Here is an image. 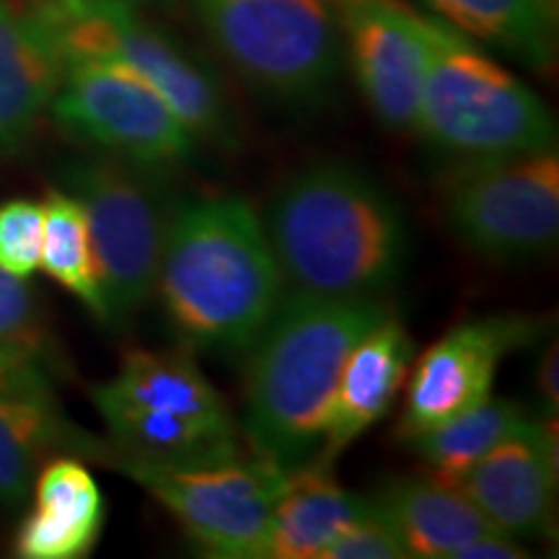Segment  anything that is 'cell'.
<instances>
[{"mask_svg":"<svg viewBox=\"0 0 559 559\" xmlns=\"http://www.w3.org/2000/svg\"><path fill=\"white\" fill-rule=\"evenodd\" d=\"M264 223L241 194H207L171 210L156 293L171 330L205 353H243L283 298Z\"/></svg>","mask_w":559,"mask_h":559,"instance_id":"obj_1","label":"cell"},{"mask_svg":"<svg viewBox=\"0 0 559 559\" xmlns=\"http://www.w3.org/2000/svg\"><path fill=\"white\" fill-rule=\"evenodd\" d=\"M389 313L379 298H280L251 342L243 381L239 428L254 456L285 472L317 456L349 349Z\"/></svg>","mask_w":559,"mask_h":559,"instance_id":"obj_2","label":"cell"},{"mask_svg":"<svg viewBox=\"0 0 559 559\" xmlns=\"http://www.w3.org/2000/svg\"><path fill=\"white\" fill-rule=\"evenodd\" d=\"M262 223L280 275L300 293L376 298L407 262L409 234L400 205L379 181L337 160L283 181Z\"/></svg>","mask_w":559,"mask_h":559,"instance_id":"obj_3","label":"cell"},{"mask_svg":"<svg viewBox=\"0 0 559 559\" xmlns=\"http://www.w3.org/2000/svg\"><path fill=\"white\" fill-rule=\"evenodd\" d=\"M428 68L415 130L432 151L461 160L557 148L547 104L485 47L419 11Z\"/></svg>","mask_w":559,"mask_h":559,"instance_id":"obj_4","label":"cell"},{"mask_svg":"<svg viewBox=\"0 0 559 559\" xmlns=\"http://www.w3.org/2000/svg\"><path fill=\"white\" fill-rule=\"evenodd\" d=\"M66 60L132 70L171 104L200 143L234 148L236 128L213 70L138 9L135 0H32Z\"/></svg>","mask_w":559,"mask_h":559,"instance_id":"obj_5","label":"cell"},{"mask_svg":"<svg viewBox=\"0 0 559 559\" xmlns=\"http://www.w3.org/2000/svg\"><path fill=\"white\" fill-rule=\"evenodd\" d=\"M194 21L251 91L313 104L340 73L342 34L332 0H187Z\"/></svg>","mask_w":559,"mask_h":559,"instance_id":"obj_6","label":"cell"},{"mask_svg":"<svg viewBox=\"0 0 559 559\" xmlns=\"http://www.w3.org/2000/svg\"><path fill=\"white\" fill-rule=\"evenodd\" d=\"M158 174L128 160L83 156L58 171L60 190L81 202L88 223L102 324L124 326L148 304L169 228L171 205Z\"/></svg>","mask_w":559,"mask_h":559,"instance_id":"obj_7","label":"cell"},{"mask_svg":"<svg viewBox=\"0 0 559 559\" xmlns=\"http://www.w3.org/2000/svg\"><path fill=\"white\" fill-rule=\"evenodd\" d=\"M456 239L489 262H531L559 239V156L542 148L461 160L440 190Z\"/></svg>","mask_w":559,"mask_h":559,"instance_id":"obj_8","label":"cell"},{"mask_svg":"<svg viewBox=\"0 0 559 559\" xmlns=\"http://www.w3.org/2000/svg\"><path fill=\"white\" fill-rule=\"evenodd\" d=\"M104 464L138 481L205 555L218 559H262L272 508L288 474L254 453L194 466L130 456H109Z\"/></svg>","mask_w":559,"mask_h":559,"instance_id":"obj_9","label":"cell"},{"mask_svg":"<svg viewBox=\"0 0 559 559\" xmlns=\"http://www.w3.org/2000/svg\"><path fill=\"white\" fill-rule=\"evenodd\" d=\"M50 111L73 140L143 169H177L200 148L171 104L117 62L66 60Z\"/></svg>","mask_w":559,"mask_h":559,"instance_id":"obj_10","label":"cell"},{"mask_svg":"<svg viewBox=\"0 0 559 559\" xmlns=\"http://www.w3.org/2000/svg\"><path fill=\"white\" fill-rule=\"evenodd\" d=\"M542 334V321L521 313H495L464 321L425 349L412 373L396 438L407 443L492 396L506 355Z\"/></svg>","mask_w":559,"mask_h":559,"instance_id":"obj_11","label":"cell"},{"mask_svg":"<svg viewBox=\"0 0 559 559\" xmlns=\"http://www.w3.org/2000/svg\"><path fill=\"white\" fill-rule=\"evenodd\" d=\"M362 99L383 128L412 132L428 68L419 11L404 0H332Z\"/></svg>","mask_w":559,"mask_h":559,"instance_id":"obj_12","label":"cell"},{"mask_svg":"<svg viewBox=\"0 0 559 559\" xmlns=\"http://www.w3.org/2000/svg\"><path fill=\"white\" fill-rule=\"evenodd\" d=\"M557 419L526 417L481 456L459 489L513 539H547L557 513Z\"/></svg>","mask_w":559,"mask_h":559,"instance_id":"obj_13","label":"cell"},{"mask_svg":"<svg viewBox=\"0 0 559 559\" xmlns=\"http://www.w3.org/2000/svg\"><path fill=\"white\" fill-rule=\"evenodd\" d=\"M66 70L58 39L32 0H0V156H13L52 107Z\"/></svg>","mask_w":559,"mask_h":559,"instance_id":"obj_14","label":"cell"},{"mask_svg":"<svg viewBox=\"0 0 559 559\" xmlns=\"http://www.w3.org/2000/svg\"><path fill=\"white\" fill-rule=\"evenodd\" d=\"M415 360V342L407 326L389 313L349 349L337 391L326 415L319 459L337 461L362 432L391 409Z\"/></svg>","mask_w":559,"mask_h":559,"instance_id":"obj_15","label":"cell"},{"mask_svg":"<svg viewBox=\"0 0 559 559\" xmlns=\"http://www.w3.org/2000/svg\"><path fill=\"white\" fill-rule=\"evenodd\" d=\"M34 508L21 521L13 555L81 559L94 551L107 521L99 481L75 453L47 459L34 477Z\"/></svg>","mask_w":559,"mask_h":559,"instance_id":"obj_16","label":"cell"},{"mask_svg":"<svg viewBox=\"0 0 559 559\" xmlns=\"http://www.w3.org/2000/svg\"><path fill=\"white\" fill-rule=\"evenodd\" d=\"M107 440L75 428L55 402L52 389L0 391V510H16L34 477L55 451L104 461Z\"/></svg>","mask_w":559,"mask_h":559,"instance_id":"obj_17","label":"cell"},{"mask_svg":"<svg viewBox=\"0 0 559 559\" xmlns=\"http://www.w3.org/2000/svg\"><path fill=\"white\" fill-rule=\"evenodd\" d=\"M370 506V498L347 492L334 464L306 459L285 474L262 559H321L326 547Z\"/></svg>","mask_w":559,"mask_h":559,"instance_id":"obj_18","label":"cell"},{"mask_svg":"<svg viewBox=\"0 0 559 559\" xmlns=\"http://www.w3.org/2000/svg\"><path fill=\"white\" fill-rule=\"evenodd\" d=\"M373 500L417 559H451L466 542L498 531L459 487L430 477L391 479Z\"/></svg>","mask_w":559,"mask_h":559,"instance_id":"obj_19","label":"cell"},{"mask_svg":"<svg viewBox=\"0 0 559 559\" xmlns=\"http://www.w3.org/2000/svg\"><path fill=\"white\" fill-rule=\"evenodd\" d=\"M91 400L166 409L215 425H239L223 394L207 376L181 353L130 349L115 379L96 383Z\"/></svg>","mask_w":559,"mask_h":559,"instance_id":"obj_20","label":"cell"},{"mask_svg":"<svg viewBox=\"0 0 559 559\" xmlns=\"http://www.w3.org/2000/svg\"><path fill=\"white\" fill-rule=\"evenodd\" d=\"M425 13L451 29L531 70H551L557 60L559 16L544 0H417Z\"/></svg>","mask_w":559,"mask_h":559,"instance_id":"obj_21","label":"cell"},{"mask_svg":"<svg viewBox=\"0 0 559 559\" xmlns=\"http://www.w3.org/2000/svg\"><path fill=\"white\" fill-rule=\"evenodd\" d=\"M526 417L528 412L521 404L487 396L477 407L409 438L407 449L423 461L425 477L459 487L472 466Z\"/></svg>","mask_w":559,"mask_h":559,"instance_id":"obj_22","label":"cell"},{"mask_svg":"<svg viewBox=\"0 0 559 559\" xmlns=\"http://www.w3.org/2000/svg\"><path fill=\"white\" fill-rule=\"evenodd\" d=\"M41 210H45V234H41L39 267L102 321L99 280H96L88 223L81 202L60 187H52L47 200L41 202Z\"/></svg>","mask_w":559,"mask_h":559,"instance_id":"obj_23","label":"cell"},{"mask_svg":"<svg viewBox=\"0 0 559 559\" xmlns=\"http://www.w3.org/2000/svg\"><path fill=\"white\" fill-rule=\"evenodd\" d=\"M0 358L32 362L52 376L58 362V342L37 293L26 277L0 270Z\"/></svg>","mask_w":559,"mask_h":559,"instance_id":"obj_24","label":"cell"},{"mask_svg":"<svg viewBox=\"0 0 559 559\" xmlns=\"http://www.w3.org/2000/svg\"><path fill=\"white\" fill-rule=\"evenodd\" d=\"M45 210L39 202L11 200L0 205V270L32 277L39 267Z\"/></svg>","mask_w":559,"mask_h":559,"instance_id":"obj_25","label":"cell"},{"mask_svg":"<svg viewBox=\"0 0 559 559\" xmlns=\"http://www.w3.org/2000/svg\"><path fill=\"white\" fill-rule=\"evenodd\" d=\"M321 559H409L400 531L370 498V506L326 547Z\"/></svg>","mask_w":559,"mask_h":559,"instance_id":"obj_26","label":"cell"},{"mask_svg":"<svg viewBox=\"0 0 559 559\" xmlns=\"http://www.w3.org/2000/svg\"><path fill=\"white\" fill-rule=\"evenodd\" d=\"M528 551L513 536L502 534V531H489L477 539L466 542L464 547L453 551L451 559H526Z\"/></svg>","mask_w":559,"mask_h":559,"instance_id":"obj_27","label":"cell"},{"mask_svg":"<svg viewBox=\"0 0 559 559\" xmlns=\"http://www.w3.org/2000/svg\"><path fill=\"white\" fill-rule=\"evenodd\" d=\"M52 389V376L32 362L0 358V391Z\"/></svg>","mask_w":559,"mask_h":559,"instance_id":"obj_28","label":"cell"},{"mask_svg":"<svg viewBox=\"0 0 559 559\" xmlns=\"http://www.w3.org/2000/svg\"><path fill=\"white\" fill-rule=\"evenodd\" d=\"M557 342L544 349L542 360H539V370H536V389H539L544 409H547V417L557 419V409H559V379H557Z\"/></svg>","mask_w":559,"mask_h":559,"instance_id":"obj_29","label":"cell"},{"mask_svg":"<svg viewBox=\"0 0 559 559\" xmlns=\"http://www.w3.org/2000/svg\"><path fill=\"white\" fill-rule=\"evenodd\" d=\"M544 3L549 5V11H555L557 16H559V0H544Z\"/></svg>","mask_w":559,"mask_h":559,"instance_id":"obj_30","label":"cell"}]
</instances>
